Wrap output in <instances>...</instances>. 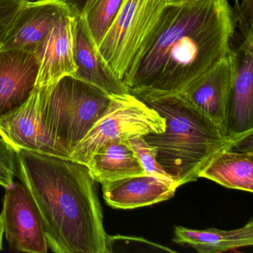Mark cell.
<instances>
[{
	"label": "cell",
	"mask_w": 253,
	"mask_h": 253,
	"mask_svg": "<svg viewBox=\"0 0 253 253\" xmlns=\"http://www.w3.org/2000/svg\"><path fill=\"white\" fill-rule=\"evenodd\" d=\"M234 31L228 0L168 4L123 82L137 97L180 94L232 52Z\"/></svg>",
	"instance_id": "1"
},
{
	"label": "cell",
	"mask_w": 253,
	"mask_h": 253,
	"mask_svg": "<svg viewBox=\"0 0 253 253\" xmlns=\"http://www.w3.org/2000/svg\"><path fill=\"white\" fill-rule=\"evenodd\" d=\"M18 172L42 219L48 248L57 253H109L96 183L84 164L17 149Z\"/></svg>",
	"instance_id": "2"
},
{
	"label": "cell",
	"mask_w": 253,
	"mask_h": 253,
	"mask_svg": "<svg viewBox=\"0 0 253 253\" xmlns=\"http://www.w3.org/2000/svg\"><path fill=\"white\" fill-rule=\"evenodd\" d=\"M166 121L165 130L143 136L156 159L177 187L199 178L217 154L234 149L248 137L223 132L179 94L138 97Z\"/></svg>",
	"instance_id": "3"
},
{
	"label": "cell",
	"mask_w": 253,
	"mask_h": 253,
	"mask_svg": "<svg viewBox=\"0 0 253 253\" xmlns=\"http://www.w3.org/2000/svg\"><path fill=\"white\" fill-rule=\"evenodd\" d=\"M39 92L41 126L54 146L71 154L109 108L111 96L95 85L66 75Z\"/></svg>",
	"instance_id": "4"
},
{
	"label": "cell",
	"mask_w": 253,
	"mask_h": 253,
	"mask_svg": "<svg viewBox=\"0 0 253 253\" xmlns=\"http://www.w3.org/2000/svg\"><path fill=\"white\" fill-rule=\"evenodd\" d=\"M169 0H124L98 45L100 54L123 81L152 35Z\"/></svg>",
	"instance_id": "5"
},
{
	"label": "cell",
	"mask_w": 253,
	"mask_h": 253,
	"mask_svg": "<svg viewBox=\"0 0 253 253\" xmlns=\"http://www.w3.org/2000/svg\"><path fill=\"white\" fill-rule=\"evenodd\" d=\"M165 127L164 118L131 93L112 95L107 110L75 147L70 159L86 165L91 155L108 142L163 132Z\"/></svg>",
	"instance_id": "6"
},
{
	"label": "cell",
	"mask_w": 253,
	"mask_h": 253,
	"mask_svg": "<svg viewBox=\"0 0 253 253\" xmlns=\"http://www.w3.org/2000/svg\"><path fill=\"white\" fill-rule=\"evenodd\" d=\"M1 217L11 248L25 253H48L42 219L33 198L23 183H14L12 187L6 189Z\"/></svg>",
	"instance_id": "7"
},
{
	"label": "cell",
	"mask_w": 253,
	"mask_h": 253,
	"mask_svg": "<svg viewBox=\"0 0 253 253\" xmlns=\"http://www.w3.org/2000/svg\"><path fill=\"white\" fill-rule=\"evenodd\" d=\"M69 14L72 11L63 0L26 1L0 48L39 54L53 28Z\"/></svg>",
	"instance_id": "8"
},
{
	"label": "cell",
	"mask_w": 253,
	"mask_h": 253,
	"mask_svg": "<svg viewBox=\"0 0 253 253\" xmlns=\"http://www.w3.org/2000/svg\"><path fill=\"white\" fill-rule=\"evenodd\" d=\"M232 76L231 52L179 94L227 134V107Z\"/></svg>",
	"instance_id": "9"
},
{
	"label": "cell",
	"mask_w": 253,
	"mask_h": 253,
	"mask_svg": "<svg viewBox=\"0 0 253 253\" xmlns=\"http://www.w3.org/2000/svg\"><path fill=\"white\" fill-rule=\"evenodd\" d=\"M41 60L35 53L0 48V120L21 108L36 88Z\"/></svg>",
	"instance_id": "10"
},
{
	"label": "cell",
	"mask_w": 253,
	"mask_h": 253,
	"mask_svg": "<svg viewBox=\"0 0 253 253\" xmlns=\"http://www.w3.org/2000/svg\"><path fill=\"white\" fill-rule=\"evenodd\" d=\"M233 76L227 107V132L249 137L253 133V37L232 50Z\"/></svg>",
	"instance_id": "11"
},
{
	"label": "cell",
	"mask_w": 253,
	"mask_h": 253,
	"mask_svg": "<svg viewBox=\"0 0 253 253\" xmlns=\"http://www.w3.org/2000/svg\"><path fill=\"white\" fill-rule=\"evenodd\" d=\"M74 57L75 78L98 87L110 96L129 93L100 54L84 16L75 15Z\"/></svg>",
	"instance_id": "12"
},
{
	"label": "cell",
	"mask_w": 253,
	"mask_h": 253,
	"mask_svg": "<svg viewBox=\"0 0 253 253\" xmlns=\"http://www.w3.org/2000/svg\"><path fill=\"white\" fill-rule=\"evenodd\" d=\"M0 137L9 142L17 149L69 158L54 146L41 126L39 92L37 88L27 103L0 120Z\"/></svg>",
	"instance_id": "13"
},
{
	"label": "cell",
	"mask_w": 253,
	"mask_h": 253,
	"mask_svg": "<svg viewBox=\"0 0 253 253\" xmlns=\"http://www.w3.org/2000/svg\"><path fill=\"white\" fill-rule=\"evenodd\" d=\"M103 196L112 208L131 210L172 198L177 186L172 180L152 174L131 176L101 183Z\"/></svg>",
	"instance_id": "14"
},
{
	"label": "cell",
	"mask_w": 253,
	"mask_h": 253,
	"mask_svg": "<svg viewBox=\"0 0 253 253\" xmlns=\"http://www.w3.org/2000/svg\"><path fill=\"white\" fill-rule=\"evenodd\" d=\"M75 15L66 14L53 28L39 53L41 66L36 88L50 87L66 75H75Z\"/></svg>",
	"instance_id": "15"
},
{
	"label": "cell",
	"mask_w": 253,
	"mask_h": 253,
	"mask_svg": "<svg viewBox=\"0 0 253 253\" xmlns=\"http://www.w3.org/2000/svg\"><path fill=\"white\" fill-rule=\"evenodd\" d=\"M85 166L94 180L100 183L146 174L128 139L105 143Z\"/></svg>",
	"instance_id": "16"
},
{
	"label": "cell",
	"mask_w": 253,
	"mask_h": 253,
	"mask_svg": "<svg viewBox=\"0 0 253 253\" xmlns=\"http://www.w3.org/2000/svg\"><path fill=\"white\" fill-rule=\"evenodd\" d=\"M173 241L187 244L200 253H219L253 244V221L231 230L210 229L198 230L181 226L174 228Z\"/></svg>",
	"instance_id": "17"
},
{
	"label": "cell",
	"mask_w": 253,
	"mask_h": 253,
	"mask_svg": "<svg viewBox=\"0 0 253 253\" xmlns=\"http://www.w3.org/2000/svg\"><path fill=\"white\" fill-rule=\"evenodd\" d=\"M199 177L212 180L229 189L253 192V149H233L216 155L201 171Z\"/></svg>",
	"instance_id": "18"
},
{
	"label": "cell",
	"mask_w": 253,
	"mask_h": 253,
	"mask_svg": "<svg viewBox=\"0 0 253 253\" xmlns=\"http://www.w3.org/2000/svg\"><path fill=\"white\" fill-rule=\"evenodd\" d=\"M124 0H92L84 17L93 39L98 46L117 14Z\"/></svg>",
	"instance_id": "19"
},
{
	"label": "cell",
	"mask_w": 253,
	"mask_h": 253,
	"mask_svg": "<svg viewBox=\"0 0 253 253\" xmlns=\"http://www.w3.org/2000/svg\"><path fill=\"white\" fill-rule=\"evenodd\" d=\"M128 140L146 174L171 180L157 161L153 148L148 144L143 136L129 137Z\"/></svg>",
	"instance_id": "20"
},
{
	"label": "cell",
	"mask_w": 253,
	"mask_h": 253,
	"mask_svg": "<svg viewBox=\"0 0 253 253\" xmlns=\"http://www.w3.org/2000/svg\"><path fill=\"white\" fill-rule=\"evenodd\" d=\"M18 171L17 149L0 137V186L9 189L14 186V176Z\"/></svg>",
	"instance_id": "21"
},
{
	"label": "cell",
	"mask_w": 253,
	"mask_h": 253,
	"mask_svg": "<svg viewBox=\"0 0 253 253\" xmlns=\"http://www.w3.org/2000/svg\"><path fill=\"white\" fill-rule=\"evenodd\" d=\"M27 0H0V47Z\"/></svg>",
	"instance_id": "22"
},
{
	"label": "cell",
	"mask_w": 253,
	"mask_h": 253,
	"mask_svg": "<svg viewBox=\"0 0 253 253\" xmlns=\"http://www.w3.org/2000/svg\"><path fill=\"white\" fill-rule=\"evenodd\" d=\"M232 12L234 21L239 28L244 39L253 37V0H242L241 4L236 0Z\"/></svg>",
	"instance_id": "23"
},
{
	"label": "cell",
	"mask_w": 253,
	"mask_h": 253,
	"mask_svg": "<svg viewBox=\"0 0 253 253\" xmlns=\"http://www.w3.org/2000/svg\"><path fill=\"white\" fill-rule=\"evenodd\" d=\"M75 16H84L92 0H63Z\"/></svg>",
	"instance_id": "24"
},
{
	"label": "cell",
	"mask_w": 253,
	"mask_h": 253,
	"mask_svg": "<svg viewBox=\"0 0 253 253\" xmlns=\"http://www.w3.org/2000/svg\"><path fill=\"white\" fill-rule=\"evenodd\" d=\"M5 233L4 231L3 223H2V217L0 214V250L2 249V238H3V235Z\"/></svg>",
	"instance_id": "25"
},
{
	"label": "cell",
	"mask_w": 253,
	"mask_h": 253,
	"mask_svg": "<svg viewBox=\"0 0 253 253\" xmlns=\"http://www.w3.org/2000/svg\"><path fill=\"white\" fill-rule=\"evenodd\" d=\"M199 0H169V4L179 5V4L188 3V2H196Z\"/></svg>",
	"instance_id": "26"
},
{
	"label": "cell",
	"mask_w": 253,
	"mask_h": 253,
	"mask_svg": "<svg viewBox=\"0 0 253 253\" xmlns=\"http://www.w3.org/2000/svg\"><path fill=\"white\" fill-rule=\"evenodd\" d=\"M27 1H31V2H33V1H38V0H27Z\"/></svg>",
	"instance_id": "27"
}]
</instances>
